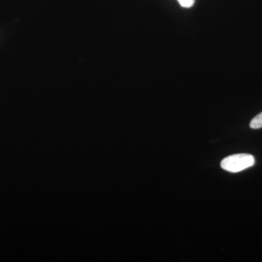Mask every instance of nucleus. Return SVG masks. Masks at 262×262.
Here are the masks:
<instances>
[{
    "instance_id": "obj_1",
    "label": "nucleus",
    "mask_w": 262,
    "mask_h": 262,
    "mask_svg": "<svg viewBox=\"0 0 262 262\" xmlns=\"http://www.w3.org/2000/svg\"><path fill=\"white\" fill-rule=\"evenodd\" d=\"M255 164V158L249 154L232 155L221 162V167L230 173L243 171Z\"/></svg>"
},
{
    "instance_id": "obj_2",
    "label": "nucleus",
    "mask_w": 262,
    "mask_h": 262,
    "mask_svg": "<svg viewBox=\"0 0 262 262\" xmlns=\"http://www.w3.org/2000/svg\"><path fill=\"white\" fill-rule=\"evenodd\" d=\"M250 127L252 129H259L262 127V113L254 117L250 123Z\"/></svg>"
},
{
    "instance_id": "obj_3",
    "label": "nucleus",
    "mask_w": 262,
    "mask_h": 262,
    "mask_svg": "<svg viewBox=\"0 0 262 262\" xmlns=\"http://www.w3.org/2000/svg\"><path fill=\"white\" fill-rule=\"evenodd\" d=\"M183 8H189L194 4L195 0H177Z\"/></svg>"
}]
</instances>
